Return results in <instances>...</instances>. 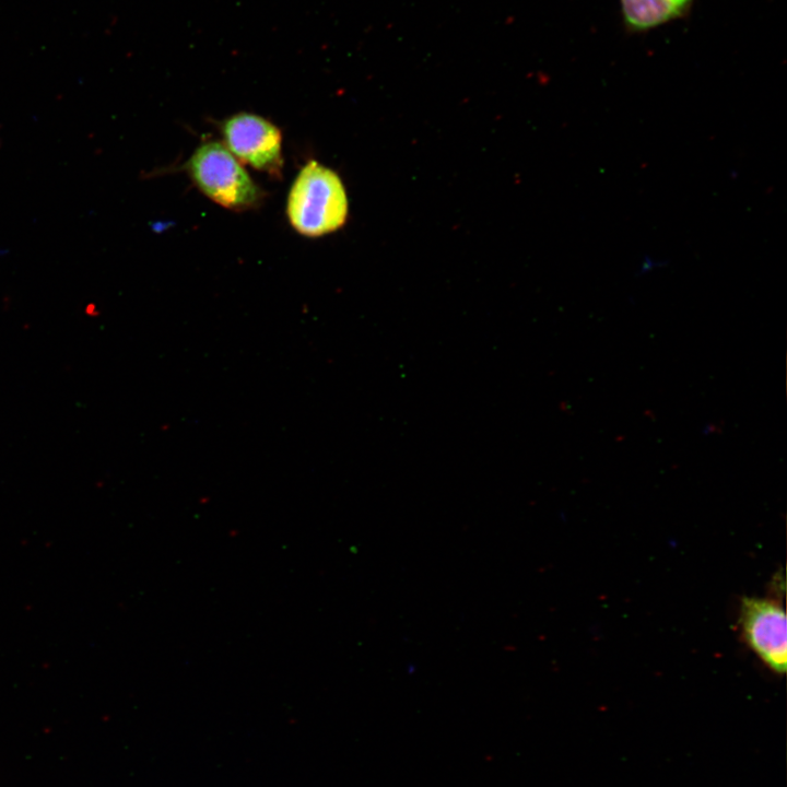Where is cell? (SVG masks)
<instances>
[{"mask_svg":"<svg viewBox=\"0 0 787 787\" xmlns=\"http://www.w3.org/2000/svg\"><path fill=\"white\" fill-rule=\"evenodd\" d=\"M348 211L346 192L338 174L309 161L287 197L286 213L293 228L307 237L322 236L343 226Z\"/></svg>","mask_w":787,"mask_h":787,"instance_id":"6da1fadb","label":"cell"},{"mask_svg":"<svg viewBox=\"0 0 787 787\" xmlns=\"http://www.w3.org/2000/svg\"><path fill=\"white\" fill-rule=\"evenodd\" d=\"M185 168L200 191L225 209L246 211L262 200L260 188L221 142L201 144Z\"/></svg>","mask_w":787,"mask_h":787,"instance_id":"7a4b0ae2","label":"cell"},{"mask_svg":"<svg viewBox=\"0 0 787 787\" xmlns=\"http://www.w3.org/2000/svg\"><path fill=\"white\" fill-rule=\"evenodd\" d=\"M739 624L744 642L760 660L775 673H785L787 626L782 603L772 598L747 597L740 606Z\"/></svg>","mask_w":787,"mask_h":787,"instance_id":"3957f363","label":"cell"},{"mask_svg":"<svg viewBox=\"0 0 787 787\" xmlns=\"http://www.w3.org/2000/svg\"><path fill=\"white\" fill-rule=\"evenodd\" d=\"M226 148L251 167L279 176L283 166L280 130L267 119L249 113L230 117L222 126Z\"/></svg>","mask_w":787,"mask_h":787,"instance_id":"277c9868","label":"cell"},{"mask_svg":"<svg viewBox=\"0 0 787 787\" xmlns=\"http://www.w3.org/2000/svg\"><path fill=\"white\" fill-rule=\"evenodd\" d=\"M693 0H621L626 27L644 32L682 17Z\"/></svg>","mask_w":787,"mask_h":787,"instance_id":"5b68a950","label":"cell"},{"mask_svg":"<svg viewBox=\"0 0 787 787\" xmlns=\"http://www.w3.org/2000/svg\"><path fill=\"white\" fill-rule=\"evenodd\" d=\"M0 255H1V250H0Z\"/></svg>","mask_w":787,"mask_h":787,"instance_id":"8992f818","label":"cell"}]
</instances>
